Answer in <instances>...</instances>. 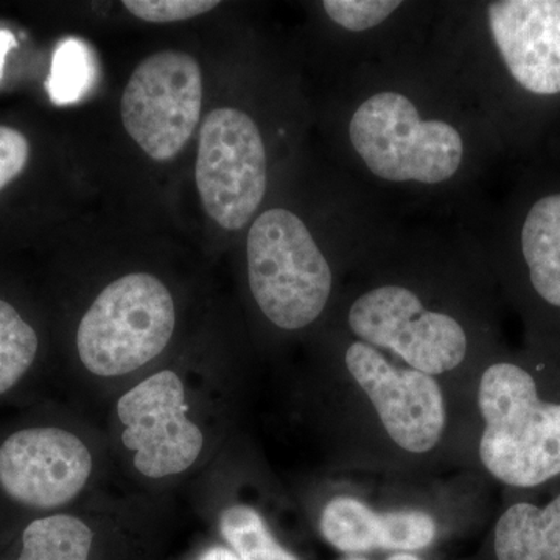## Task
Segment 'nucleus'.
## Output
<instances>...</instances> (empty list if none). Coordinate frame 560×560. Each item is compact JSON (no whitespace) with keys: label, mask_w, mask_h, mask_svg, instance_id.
Instances as JSON below:
<instances>
[{"label":"nucleus","mask_w":560,"mask_h":560,"mask_svg":"<svg viewBox=\"0 0 560 560\" xmlns=\"http://www.w3.org/2000/svg\"><path fill=\"white\" fill-rule=\"evenodd\" d=\"M345 560H368V559H363V558H349V559H345Z\"/></svg>","instance_id":"393cba45"},{"label":"nucleus","mask_w":560,"mask_h":560,"mask_svg":"<svg viewBox=\"0 0 560 560\" xmlns=\"http://www.w3.org/2000/svg\"><path fill=\"white\" fill-rule=\"evenodd\" d=\"M31 145L21 131L0 125V190L24 172Z\"/></svg>","instance_id":"412c9836"},{"label":"nucleus","mask_w":560,"mask_h":560,"mask_svg":"<svg viewBox=\"0 0 560 560\" xmlns=\"http://www.w3.org/2000/svg\"><path fill=\"white\" fill-rule=\"evenodd\" d=\"M301 382L304 418L337 474L438 478L470 474V400L326 324Z\"/></svg>","instance_id":"f257e3e1"},{"label":"nucleus","mask_w":560,"mask_h":560,"mask_svg":"<svg viewBox=\"0 0 560 560\" xmlns=\"http://www.w3.org/2000/svg\"><path fill=\"white\" fill-rule=\"evenodd\" d=\"M175 330V300L160 278L131 272L114 280L92 301L77 329L84 385L116 396L151 371Z\"/></svg>","instance_id":"1a4fd4ad"},{"label":"nucleus","mask_w":560,"mask_h":560,"mask_svg":"<svg viewBox=\"0 0 560 560\" xmlns=\"http://www.w3.org/2000/svg\"><path fill=\"white\" fill-rule=\"evenodd\" d=\"M95 497L72 510L32 518L22 530L16 560H91L98 536L92 518Z\"/></svg>","instance_id":"dca6fc26"},{"label":"nucleus","mask_w":560,"mask_h":560,"mask_svg":"<svg viewBox=\"0 0 560 560\" xmlns=\"http://www.w3.org/2000/svg\"><path fill=\"white\" fill-rule=\"evenodd\" d=\"M217 0H125L124 7L132 16L153 24L187 21L217 9Z\"/></svg>","instance_id":"aec40b11"},{"label":"nucleus","mask_w":560,"mask_h":560,"mask_svg":"<svg viewBox=\"0 0 560 560\" xmlns=\"http://www.w3.org/2000/svg\"><path fill=\"white\" fill-rule=\"evenodd\" d=\"M198 560H242L228 547H212L202 552Z\"/></svg>","instance_id":"5701e85b"},{"label":"nucleus","mask_w":560,"mask_h":560,"mask_svg":"<svg viewBox=\"0 0 560 560\" xmlns=\"http://www.w3.org/2000/svg\"><path fill=\"white\" fill-rule=\"evenodd\" d=\"M268 171L267 143L249 114L219 108L206 117L195 178L210 219L226 231L248 226L267 197Z\"/></svg>","instance_id":"f8f14e48"},{"label":"nucleus","mask_w":560,"mask_h":560,"mask_svg":"<svg viewBox=\"0 0 560 560\" xmlns=\"http://www.w3.org/2000/svg\"><path fill=\"white\" fill-rule=\"evenodd\" d=\"M371 256L330 254L296 212L285 206L265 209L246 237L250 300L279 334L320 330L350 276Z\"/></svg>","instance_id":"0eeeda50"},{"label":"nucleus","mask_w":560,"mask_h":560,"mask_svg":"<svg viewBox=\"0 0 560 560\" xmlns=\"http://www.w3.org/2000/svg\"><path fill=\"white\" fill-rule=\"evenodd\" d=\"M470 474L504 495L560 489V346L525 338L482 361L470 388Z\"/></svg>","instance_id":"20e7f679"},{"label":"nucleus","mask_w":560,"mask_h":560,"mask_svg":"<svg viewBox=\"0 0 560 560\" xmlns=\"http://www.w3.org/2000/svg\"><path fill=\"white\" fill-rule=\"evenodd\" d=\"M385 488L331 486L316 500L323 539L346 555L372 551L415 552L434 545L448 510L482 506L485 482L471 474L460 480L385 477Z\"/></svg>","instance_id":"6e6552de"},{"label":"nucleus","mask_w":560,"mask_h":560,"mask_svg":"<svg viewBox=\"0 0 560 560\" xmlns=\"http://www.w3.org/2000/svg\"><path fill=\"white\" fill-rule=\"evenodd\" d=\"M493 560H560V489L503 495L490 529Z\"/></svg>","instance_id":"4468645a"},{"label":"nucleus","mask_w":560,"mask_h":560,"mask_svg":"<svg viewBox=\"0 0 560 560\" xmlns=\"http://www.w3.org/2000/svg\"><path fill=\"white\" fill-rule=\"evenodd\" d=\"M202 75L184 51H161L132 72L121 95V121L151 160L178 156L200 121Z\"/></svg>","instance_id":"ddd939ff"},{"label":"nucleus","mask_w":560,"mask_h":560,"mask_svg":"<svg viewBox=\"0 0 560 560\" xmlns=\"http://www.w3.org/2000/svg\"><path fill=\"white\" fill-rule=\"evenodd\" d=\"M16 47V38L13 33L9 31H0V79L3 75V66H5V58L11 49Z\"/></svg>","instance_id":"4be33fe9"},{"label":"nucleus","mask_w":560,"mask_h":560,"mask_svg":"<svg viewBox=\"0 0 560 560\" xmlns=\"http://www.w3.org/2000/svg\"><path fill=\"white\" fill-rule=\"evenodd\" d=\"M219 510L221 537L242 560H300L279 544L259 508L228 501Z\"/></svg>","instance_id":"f3484780"},{"label":"nucleus","mask_w":560,"mask_h":560,"mask_svg":"<svg viewBox=\"0 0 560 560\" xmlns=\"http://www.w3.org/2000/svg\"><path fill=\"white\" fill-rule=\"evenodd\" d=\"M485 259L525 323V338L560 346V187L528 198Z\"/></svg>","instance_id":"9b49d317"},{"label":"nucleus","mask_w":560,"mask_h":560,"mask_svg":"<svg viewBox=\"0 0 560 560\" xmlns=\"http://www.w3.org/2000/svg\"><path fill=\"white\" fill-rule=\"evenodd\" d=\"M497 130L431 46L361 66L348 86V168L374 187L415 197L474 180Z\"/></svg>","instance_id":"7ed1b4c3"},{"label":"nucleus","mask_w":560,"mask_h":560,"mask_svg":"<svg viewBox=\"0 0 560 560\" xmlns=\"http://www.w3.org/2000/svg\"><path fill=\"white\" fill-rule=\"evenodd\" d=\"M497 293L477 246L394 235L350 276L326 324L470 400L478 368L501 345Z\"/></svg>","instance_id":"f03ea898"},{"label":"nucleus","mask_w":560,"mask_h":560,"mask_svg":"<svg viewBox=\"0 0 560 560\" xmlns=\"http://www.w3.org/2000/svg\"><path fill=\"white\" fill-rule=\"evenodd\" d=\"M110 460L106 434L84 422L28 423L0 441V497L36 517L72 510L102 493Z\"/></svg>","instance_id":"9d476101"},{"label":"nucleus","mask_w":560,"mask_h":560,"mask_svg":"<svg viewBox=\"0 0 560 560\" xmlns=\"http://www.w3.org/2000/svg\"><path fill=\"white\" fill-rule=\"evenodd\" d=\"M386 560H423L419 556L412 555V552H394Z\"/></svg>","instance_id":"b1692460"},{"label":"nucleus","mask_w":560,"mask_h":560,"mask_svg":"<svg viewBox=\"0 0 560 560\" xmlns=\"http://www.w3.org/2000/svg\"><path fill=\"white\" fill-rule=\"evenodd\" d=\"M243 381L154 368L113 397L110 455L132 481L168 488L206 469L235 430Z\"/></svg>","instance_id":"39448f33"},{"label":"nucleus","mask_w":560,"mask_h":560,"mask_svg":"<svg viewBox=\"0 0 560 560\" xmlns=\"http://www.w3.org/2000/svg\"><path fill=\"white\" fill-rule=\"evenodd\" d=\"M425 7V5H423ZM418 3L399 0H324L320 2L326 20L348 40V49L359 57H370L374 50L377 61L390 60L418 46L397 43L399 32L411 27L425 9Z\"/></svg>","instance_id":"2eb2a0df"},{"label":"nucleus","mask_w":560,"mask_h":560,"mask_svg":"<svg viewBox=\"0 0 560 560\" xmlns=\"http://www.w3.org/2000/svg\"><path fill=\"white\" fill-rule=\"evenodd\" d=\"M440 20L431 49L493 127L510 98L560 101V0L470 3Z\"/></svg>","instance_id":"423d86ee"},{"label":"nucleus","mask_w":560,"mask_h":560,"mask_svg":"<svg viewBox=\"0 0 560 560\" xmlns=\"http://www.w3.org/2000/svg\"><path fill=\"white\" fill-rule=\"evenodd\" d=\"M95 61L90 47L77 39H68L55 50L47 91L55 105L79 102L95 80Z\"/></svg>","instance_id":"6ab92c4d"},{"label":"nucleus","mask_w":560,"mask_h":560,"mask_svg":"<svg viewBox=\"0 0 560 560\" xmlns=\"http://www.w3.org/2000/svg\"><path fill=\"white\" fill-rule=\"evenodd\" d=\"M39 338L21 313L0 300V397L24 382L38 357Z\"/></svg>","instance_id":"a211bd4d"}]
</instances>
